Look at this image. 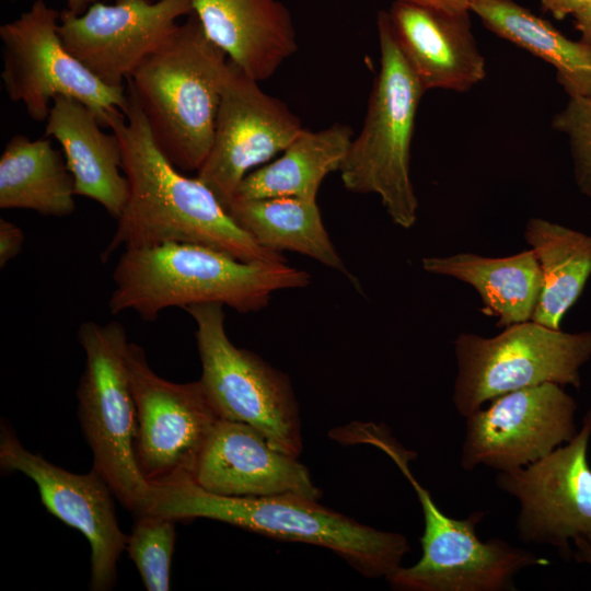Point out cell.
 <instances>
[{
  "mask_svg": "<svg viewBox=\"0 0 591 591\" xmlns=\"http://www.w3.org/2000/svg\"><path fill=\"white\" fill-rule=\"evenodd\" d=\"M470 10L490 32L553 66L568 96H591V44L568 38L513 0H472Z\"/></svg>",
  "mask_w": 591,
  "mask_h": 591,
  "instance_id": "25",
  "label": "cell"
},
{
  "mask_svg": "<svg viewBox=\"0 0 591 591\" xmlns=\"http://www.w3.org/2000/svg\"><path fill=\"white\" fill-rule=\"evenodd\" d=\"M228 59L193 12L127 80L158 148L181 172L198 171L209 154Z\"/></svg>",
  "mask_w": 591,
  "mask_h": 591,
  "instance_id": "4",
  "label": "cell"
},
{
  "mask_svg": "<svg viewBox=\"0 0 591 591\" xmlns=\"http://www.w3.org/2000/svg\"><path fill=\"white\" fill-rule=\"evenodd\" d=\"M193 482L222 496L297 494L318 500L322 495L298 457L275 449L253 427L228 419L216 425Z\"/></svg>",
  "mask_w": 591,
  "mask_h": 591,
  "instance_id": "17",
  "label": "cell"
},
{
  "mask_svg": "<svg viewBox=\"0 0 591 591\" xmlns=\"http://www.w3.org/2000/svg\"><path fill=\"white\" fill-rule=\"evenodd\" d=\"M466 417L461 467L497 472L545 457L577 433V403L563 385L544 383L500 395Z\"/></svg>",
  "mask_w": 591,
  "mask_h": 591,
  "instance_id": "13",
  "label": "cell"
},
{
  "mask_svg": "<svg viewBox=\"0 0 591 591\" xmlns=\"http://www.w3.org/2000/svg\"><path fill=\"white\" fill-rule=\"evenodd\" d=\"M113 315L136 312L154 322L169 308L218 303L239 313L257 312L276 291L305 288L310 275L283 262H245L192 243L127 248L113 271Z\"/></svg>",
  "mask_w": 591,
  "mask_h": 591,
  "instance_id": "2",
  "label": "cell"
},
{
  "mask_svg": "<svg viewBox=\"0 0 591 591\" xmlns=\"http://www.w3.org/2000/svg\"><path fill=\"white\" fill-rule=\"evenodd\" d=\"M60 12L36 0L19 18L0 26L1 80L8 97L23 104L35 121L48 118L58 95L91 107L101 125L109 114L127 107L126 86L99 80L65 48L58 34Z\"/></svg>",
  "mask_w": 591,
  "mask_h": 591,
  "instance_id": "10",
  "label": "cell"
},
{
  "mask_svg": "<svg viewBox=\"0 0 591 591\" xmlns=\"http://www.w3.org/2000/svg\"><path fill=\"white\" fill-rule=\"evenodd\" d=\"M126 93V109L109 114L105 127L120 142L129 195L101 260L107 262L118 248L176 242L208 246L245 262L287 263L244 231L206 184L184 175L164 157L128 85Z\"/></svg>",
  "mask_w": 591,
  "mask_h": 591,
  "instance_id": "1",
  "label": "cell"
},
{
  "mask_svg": "<svg viewBox=\"0 0 591 591\" xmlns=\"http://www.w3.org/2000/svg\"><path fill=\"white\" fill-rule=\"evenodd\" d=\"M351 141L352 130L348 125L337 123L318 131L304 128L277 160L243 178L234 199L316 200L324 178L340 170Z\"/></svg>",
  "mask_w": 591,
  "mask_h": 591,
  "instance_id": "24",
  "label": "cell"
},
{
  "mask_svg": "<svg viewBox=\"0 0 591 591\" xmlns=\"http://www.w3.org/2000/svg\"><path fill=\"white\" fill-rule=\"evenodd\" d=\"M96 113L81 101L58 95L46 119L45 137L61 146L74 181L77 196L100 204L118 219L129 195L123 172V153L117 136L106 134Z\"/></svg>",
  "mask_w": 591,
  "mask_h": 591,
  "instance_id": "20",
  "label": "cell"
},
{
  "mask_svg": "<svg viewBox=\"0 0 591 591\" xmlns=\"http://www.w3.org/2000/svg\"><path fill=\"white\" fill-rule=\"evenodd\" d=\"M24 233L15 223L0 219V267L3 268L22 251Z\"/></svg>",
  "mask_w": 591,
  "mask_h": 591,
  "instance_id": "29",
  "label": "cell"
},
{
  "mask_svg": "<svg viewBox=\"0 0 591 591\" xmlns=\"http://www.w3.org/2000/svg\"><path fill=\"white\" fill-rule=\"evenodd\" d=\"M591 0H540L544 11L549 12L555 19L563 20L573 16L581 11Z\"/></svg>",
  "mask_w": 591,
  "mask_h": 591,
  "instance_id": "30",
  "label": "cell"
},
{
  "mask_svg": "<svg viewBox=\"0 0 591 591\" xmlns=\"http://www.w3.org/2000/svg\"><path fill=\"white\" fill-rule=\"evenodd\" d=\"M176 520L154 512L136 514L126 548L148 591L170 590Z\"/></svg>",
  "mask_w": 591,
  "mask_h": 591,
  "instance_id": "27",
  "label": "cell"
},
{
  "mask_svg": "<svg viewBox=\"0 0 591 591\" xmlns=\"http://www.w3.org/2000/svg\"><path fill=\"white\" fill-rule=\"evenodd\" d=\"M97 2L99 0H67L68 7L66 10L74 15H82L91 5Z\"/></svg>",
  "mask_w": 591,
  "mask_h": 591,
  "instance_id": "34",
  "label": "cell"
},
{
  "mask_svg": "<svg viewBox=\"0 0 591 591\" xmlns=\"http://www.w3.org/2000/svg\"><path fill=\"white\" fill-rule=\"evenodd\" d=\"M552 126L568 138L576 184L591 198V96H568Z\"/></svg>",
  "mask_w": 591,
  "mask_h": 591,
  "instance_id": "28",
  "label": "cell"
},
{
  "mask_svg": "<svg viewBox=\"0 0 591 591\" xmlns=\"http://www.w3.org/2000/svg\"><path fill=\"white\" fill-rule=\"evenodd\" d=\"M524 239L542 274V290L531 321L560 329L563 317L591 277V236L545 219L531 218Z\"/></svg>",
  "mask_w": 591,
  "mask_h": 591,
  "instance_id": "26",
  "label": "cell"
},
{
  "mask_svg": "<svg viewBox=\"0 0 591 591\" xmlns=\"http://www.w3.org/2000/svg\"><path fill=\"white\" fill-rule=\"evenodd\" d=\"M147 511L176 521L211 519L268 537L325 547L372 579H387L410 551L404 535L364 525L297 494L222 496L190 480L152 488Z\"/></svg>",
  "mask_w": 591,
  "mask_h": 591,
  "instance_id": "3",
  "label": "cell"
},
{
  "mask_svg": "<svg viewBox=\"0 0 591 591\" xmlns=\"http://www.w3.org/2000/svg\"><path fill=\"white\" fill-rule=\"evenodd\" d=\"M413 3L448 13H471L472 0H393Z\"/></svg>",
  "mask_w": 591,
  "mask_h": 591,
  "instance_id": "31",
  "label": "cell"
},
{
  "mask_svg": "<svg viewBox=\"0 0 591 591\" xmlns=\"http://www.w3.org/2000/svg\"><path fill=\"white\" fill-rule=\"evenodd\" d=\"M0 466L31 478L47 511L86 537L91 549L90 590H112L127 535L119 526L116 497L106 480L93 468L85 474L72 473L28 451L3 421Z\"/></svg>",
  "mask_w": 591,
  "mask_h": 591,
  "instance_id": "15",
  "label": "cell"
},
{
  "mask_svg": "<svg viewBox=\"0 0 591 591\" xmlns=\"http://www.w3.org/2000/svg\"><path fill=\"white\" fill-rule=\"evenodd\" d=\"M573 25L580 33V39L591 44V1L572 16Z\"/></svg>",
  "mask_w": 591,
  "mask_h": 591,
  "instance_id": "32",
  "label": "cell"
},
{
  "mask_svg": "<svg viewBox=\"0 0 591 591\" xmlns=\"http://www.w3.org/2000/svg\"><path fill=\"white\" fill-rule=\"evenodd\" d=\"M576 551H573V557L579 563H587L591 565V546L583 540L578 538L572 542Z\"/></svg>",
  "mask_w": 591,
  "mask_h": 591,
  "instance_id": "33",
  "label": "cell"
},
{
  "mask_svg": "<svg viewBox=\"0 0 591 591\" xmlns=\"http://www.w3.org/2000/svg\"><path fill=\"white\" fill-rule=\"evenodd\" d=\"M376 30L379 72L362 128L339 172L346 189L376 194L392 221L410 229L418 210L410 178V147L425 90L395 42L386 11L378 13Z\"/></svg>",
  "mask_w": 591,
  "mask_h": 591,
  "instance_id": "5",
  "label": "cell"
},
{
  "mask_svg": "<svg viewBox=\"0 0 591 591\" xmlns=\"http://www.w3.org/2000/svg\"><path fill=\"white\" fill-rule=\"evenodd\" d=\"M457 374L452 401L467 417L506 393L556 383L581 385V368L591 359V331L566 333L528 321L485 338L461 333L454 340Z\"/></svg>",
  "mask_w": 591,
  "mask_h": 591,
  "instance_id": "9",
  "label": "cell"
},
{
  "mask_svg": "<svg viewBox=\"0 0 591 591\" xmlns=\"http://www.w3.org/2000/svg\"><path fill=\"white\" fill-rule=\"evenodd\" d=\"M591 409L567 443L524 467L498 472L496 485L520 503L519 538L555 547L565 559L578 538L591 546Z\"/></svg>",
  "mask_w": 591,
  "mask_h": 591,
  "instance_id": "12",
  "label": "cell"
},
{
  "mask_svg": "<svg viewBox=\"0 0 591 591\" xmlns=\"http://www.w3.org/2000/svg\"><path fill=\"white\" fill-rule=\"evenodd\" d=\"M78 340L85 354L77 389L78 416L92 451V468L136 515L150 507L152 487L135 454L137 407L126 360L127 333L117 321H86L78 329Z\"/></svg>",
  "mask_w": 591,
  "mask_h": 591,
  "instance_id": "7",
  "label": "cell"
},
{
  "mask_svg": "<svg viewBox=\"0 0 591 591\" xmlns=\"http://www.w3.org/2000/svg\"><path fill=\"white\" fill-rule=\"evenodd\" d=\"M193 8L209 39L258 82L298 49L291 14L279 0H193Z\"/></svg>",
  "mask_w": 591,
  "mask_h": 591,
  "instance_id": "19",
  "label": "cell"
},
{
  "mask_svg": "<svg viewBox=\"0 0 591 591\" xmlns=\"http://www.w3.org/2000/svg\"><path fill=\"white\" fill-rule=\"evenodd\" d=\"M395 42L425 92H466L486 77L470 13L393 1L386 11Z\"/></svg>",
  "mask_w": 591,
  "mask_h": 591,
  "instance_id": "18",
  "label": "cell"
},
{
  "mask_svg": "<svg viewBox=\"0 0 591 591\" xmlns=\"http://www.w3.org/2000/svg\"><path fill=\"white\" fill-rule=\"evenodd\" d=\"M76 196L66 159L48 137H11L0 157L1 209L68 217L76 210Z\"/></svg>",
  "mask_w": 591,
  "mask_h": 591,
  "instance_id": "22",
  "label": "cell"
},
{
  "mask_svg": "<svg viewBox=\"0 0 591 591\" xmlns=\"http://www.w3.org/2000/svg\"><path fill=\"white\" fill-rule=\"evenodd\" d=\"M194 12L193 0L97 2L82 15L60 12L58 34L65 48L99 80L125 86L140 63Z\"/></svg>",
  "mask_w": 591,
  "mask_h": 591,
  "instance_id": "16",
  "label": "cell"
},
{
  "mask_svg": "<svg viewBox=\"0 0 591 591\" xmlns=\"http://www.w3.org/2000/svg\"><path fill=\"white\" fill-rule=\"evenodd\" d=\"M303 129L286 103L228 59L211 149L197 177L228 210L251 169L282 152Z\"/></svg>",
  "mask_w": 591,
  "mask_h": 591,
  "instance_id": "14",
  "label": "cell"
},
{
  "mask_svg": "<svg viewBox=\"0 0 591 591\" xmlns=\"http://www.w3.org/2000/svg\"><path fill=\"white\" fill-rule=\"evenodd\" d=\"M422 268L471 285L482 301V312L497 317L498 327L531 321L542 290V274L533 250L508 257L459 253L426 257Z\"/></svg>",
  "mask_w": 591,
  "mask_h": 591,
  "instance_id": "21",
  "label": "cell"
},
{
  "mask_svg": "<svg viewBox=\"0 0 591 591\" xmlns=\"http://www.w3.org/2000/svg\"><path fill=\"white\" fill-rule=\"evenodd\" d=\"M184 310L196 325L199 381L220 418L253 427L275 449L298 457L303 450L301 420L289 378L230 340L223 305L204 303Z\"/></svg>",
  "mask_w": 591,
  "mask_h": 591,
  "instance_id": "8",
  "label": "cell"
},
{
  "mask_svg": "<svg viewBox=\"0 0 591 591\" xmlns=\"http://www.w3.org/2000/svg\"><path fill=\"white\" fill-rule=\"evenodd\" d=\"M366 443L385 452L417 494L424 514L422 555L410 567H399L386 580L402 591H505L514 590V578L532 566L549 561L501 538L483 542L476 525L485 517L475 511L466 519L447 515L430 493L413 476L408 462L416 453L401 445L384 427L370 431Z\"/></svg>",
  "mask_w": 591,
  "mask_h": 591,
  "instance_id": "6",
  "label": "cell"
},
{
  "mask_svg": "<svg viewBox=\"0 0 591 591\" xmlns=\"http://www.w3.org/2000/svg\"><path fill=\"white\" fill-rule=\"evenodd\" d=\"M126 360L137 407L135 454L142 477L152 488L194 480L221 419L200 381L176 383L160 376L135 343L129 341Z\"/></svg>",
  "mask_w": 591,
  "mask_h": 591,
  "instance_id": "11",
  "label": "cell"
},
{
  "mask_svg": "<svg viewBox=\"0 0 591 591\" xmlns=\"http://www.w3.org/2000/svg\"><path fill=\"white\" fill-rule=\"evenodd\" d=\"M232 219L262 247L296 252L345 275L359 288L324 227L316 200L297 197L234 199Z\"/></svg>",
  "mask_w": 591,
  "mask_h": 591,
  "instance_id": "23",
  "label": "cell"
}]
</instances>
